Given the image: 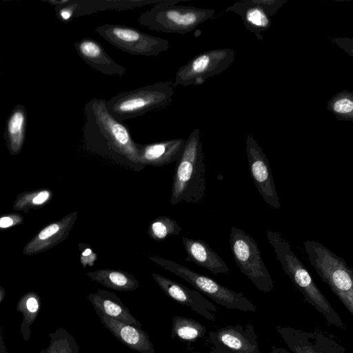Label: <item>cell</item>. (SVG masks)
<instances>
[{
  "label": "cell",
  "mask_w": 353,
  "mask_h": 353,
  "mask_svg": "<svg viewBox=\"0 0 353 353\" xmlns=\"http://www.w3.org/2000/svg\"><path fill=\"white\" fill-rule=\"evenodd\" d=\"M161 0H79L69 1L73 17L91 14L100 11H123L145 5L155 4Z\"/></svg>",
  "instance_id": "22"
},
{
  "label": "cell",
  "mask_w": 353,
  "mask_h": 353,
  "mask_svg": "<svg viewBox=\"0 0 353 353\" xmlns=\"http://www.w3.org/2000/svg\"><path fill=\"white\" fill-rule=\"evenodd\" d=\"M191 353H203V352H191ZM210 353H212V352H210Z\"/></svg>",
  "instance_id": "34"
},
{
  "label": "cell",
  "mask_w": 353,
  "mask_h": 353,
  "mask_svg": "<svg viewBox=\"0 0 353 353\" xmlns=\"http://www.w3.org/2000/svg\"><path fill=\"white\" fill-rule=\"evenodd\" d=\"M327 109L338 120H353V93L347 90L335 94L327 103Z\"/></svg>",
  "instance_id": "27"
},
{
  "label": "cell",
  "mask_w": 353,
  "mask_h": 353,
  "mask_svg": "<svg viewBox=\"0 0 353 353\" xmlns=\"http://www.w3.org/2000/svg\"><path fill=\"white\" fill-rule=\"evenodd\" d=\"M174 88L170 81H159L121 92L106 101V107L115 119L123 122L168 105L172 101Z\"/></svg>",
  "instance_id": "6"
},
{
  "label": "cell",
  "mask_w": 353,
  "mask_h": 353,
  "mask_svg": "<svg viewBox=\"0 0 353 353\" xmlns=\"http://www.w3.org/2000/svg\"><path fill=\"white\" fill-rule=\"evenodd\" d=\"M24 222V216L19 212H7L0 214V232L19 225Z\"/></svg>",
  "instance_id": "29"
},
{
  "label": "cell",
  "mask_w": 353,
  "mask_h": 353,
  "mask_svg": "<svg viewBox=\"0 0 353 353\" xmlns=\"http://www.w3.org/2000/svg\"><path fill=\"white\" fill-rule=\"evenodd\" d=\"M181 230L174 219L160 216L150 223L147 233L152 239L162 241L168 236L178 235Z\"/></svg>",
  "instance_id": "26"
},
{
  "label": "cell",
  "mask_w": 353,
  "mask_h": 353,
  "mask_svg": "<svg viewBox=\"0 0 353 353\" xmlns=\"http://www.w3.org/2000/svg\"><path fill=\"white\" fill-rule=\"evenodd\" d=\"M206 192V168L200 130L194 129L185 140L173 175L170 203H200Z\"/></svg>",
  "instance_id": "3"
},
{
  "label": "cell",
  "mask_w": 353,
  "mask_h": 353,
  "mask_svg": "<svg viewBox=\"0 0 353 353\" xmlns=\"http://www.w3.org/2000/svg\"><path fill=\"white\" fill-rule=\"evenodd\" d=\"M39 302L37 299L32 296H30L26 301V307L31 313L36 312L39 309Z\"/></svg>",
  "instance_id": "31"
},
{
  "label": "cell",
  "mask_w": 353,
  "mask_h": 353,
  "mask_svg": "<svg viewBox=\"0 0 353 353\" xmlns=\"http://www.w3.org/2000/svg\"><path fill=\"white\" fill-rule=\"evenodd\" d=\"M25 117L21 111L14 112L8 124V143L10 154L15 155L22 148Z\"/></svg>",
  "instance_id": "28"
},
{
  "label": "cell",
  "mask_w": 353,
  "mask_h": 353,
  "mask_svg": "<svg viewBox=\"0 0 353 353\" xmlns=\"http://www.w3.org/2000/svg\"><path fill=\"white\" fill-rule=\"evenodd\" d=\"M74 46L80 57L95 70L110 76L123 77L126 74V68L114 61L97 41L83 38Z\"/></svg>",
  "instance_id": "19"
},
{
  "label": "cell",
  "mask_w": 353,
  "mask_h": 353,
  "mask_svg": "<svg viewBox=\"0 0 353 353\" xmlns=\"http://www.w3.org/2000/svg\"><path fill=\"white\" fill-rule=\"evenodd\" d=\"M269 353H291L289 351H288L286 349L281 347H277V346H272L271 350Z\"/></svg>",
  "instance_id": "33"
},
{
  "label": "cell",
  "mask_w": 353,
  "mask_h": 353,
  "mask_svg": "<svg viewBox=\"0 0 353 353\" xmlns=\"http://www.w3.org/2000/svg\"><path fill=\"white\" fill-rule=\"evenodd\" d=\"M95 311L103 326L128 347L139 353H154L149 335L141 327L111 319L97 310Z\"/></svg>",
  "instance_id": "17"
},
{
  "label": "cell",
  "mask_w": 353,
  "mask_h": 353,
  "mask_svg": "<svg viewBox=\"0 0 353 353\" xmlns=\"http://www.w3.org/2000/svg\"><path fill=\"white\" fill-rule=\"evenodd\" d=\"M52 196V191L48 188L23 191L17 196L13 203V210L28 213L31 209L42 208L51 201Z\"/></svg>",
  "instance_id": "25"
},
{
  "label": "cell",
  "mask_w": 353,
  "mask_h": 353,
  "mask_svg": "<svg viewBox=\"0 0 353 353\" xmlns=\"http://www.w3.org/2000/svg\"><path fill=\"white\" fill-rule=\"evenodd\" d=\"M97 259V255L92 252V250L90 248L85 249L81 255V262L84 268L88 264L92 265Z\"/></svg>",
  "instance_id": "30"
},
{
  "label": "cell",
  "mask_w": 353,
  "mask_h": 353,
  "mask_svg": "<svg viewBox=\"0 0 353 353\" xmlns=\"http://www.w3.org/2000/svg\"><path fill=\"white\" fill-rule=\"evenodd\" d=\"M246 153L250 174L259 193L269 206L279 210L281 203L269 161L251 134L247 135Z\"/></svg>",
  "instance_id": "12"
},
{
  "label": "cell",
  "mask_w": 353,
  "mask_h": 353,
  "mask_svg": "<svg viewBox=\"0 0 353 353\" xmlns=\"http://www.w3.org/2000/svg\"><path fill=\"white\" fill-rule=\"evenodd\" d=\"M154 263L181 277L221 306L230 310L254 312L255 305L242 292H234L212 278L196 272L175 261L161 256H149Z\"/></svg>",
  "instance_id": "7"
},
{
  "label": "cell",
  "mask_w": 353,
  "mask_h": 353,
  "mask_svg": "<svg viewBox=\"0 0 353 353\" xmlns=\"http://www.w3.org/2000/svg\"><path fill=\"white\" fill-rule=\"evenodd\" d=\"M211 352L212 353H245V352H235V351H232V350H230L221 348V347H214V349Z\"/></svg>",
  "instance_id": "32"
},
{
  "label": "cell",
  "mask_w": 353,
  "mask_h": 353,
  "mask_svg": "<svg viewBox=\"0 0 353 353\" xmlns=\"http://www.w3.org/2000/svg\"><path fill=\"white\" fill-rule=\"evenodd\" d=\"M286 1L245 0L227 8L241 17L246 28L262 39L261 32L271 26L270 16L274 14Z\"/></svg>",
  "instance_id": "14"
},
{
  "label": "cell",
  "mask_w": 353,
  "mask_h": 353,
  "mask_svg": "<svg viewBox=\"0 0 353 353\" xmlns=\"http://www.w3.org/2000/svg\"><path fill=\"white\" fill-rule=\"evenodd\" d=\"M182 243L187 253L185 261L206 268L214 274L230 272L224 261L205 241L183 236Z\"/></svg>",
  "instance_id": "20"
},
{
  "label": "cell",
  "mask_w": 353,
  "mask_h": 353,
  "mask_svg": "<svg viewBox=\"0 0 353 353\" xmlns=\"http://www.w3.org/2000/svg\"><path fill=\"white\" fill-rule=\"evenodd\" d=\"M0 290H1V288H0ZM1 295H0V301H1Z\"/></svg>",
  "instance_id": "35"
},
{
  "label": "cell",
  "mask_w": 353,
  "mask_h": 353,
  "mask_svg": "<svg viewBox=\"0 0 353 353\" xmlns=\"http://www.w3.org/2000/svg\"><path fill=\"white\" fill-rule=\"evenodd\" d=\"M303 248L317 274L352 315L353 269L343 258L317 241L307 240Z\"/></svg>",
  "instance_id": "4"
},
{
  "label": "cell",
  "mask_w": 353,
  "mask_h": 353,
  "mask_svg": "<svg viewBox=\"0 0 353 353\" xmlns=\"http://www.w3.org/2000/svg\"><path fill=\"white\" fill-rule=\"evenodd\" d=\"M92 281L117 291H133L139 283L132 274L121 270L99 269L87 273Z\"/></svg>",
  "instance_id": "23"
},
{
  "label": "cell",
  "mask_w": 353,
  "mask_h": 353,
  "mask_svg": "<svg viewBox=\"0 0 353 353\" xmlns=\"http://www.w3.org/2000/svg\"><path fill=\"white\" fill-rule=\"evenodd\" d=\"M214 347L245 353H261L254 327L252 324L227 325L209 333Z\"/></svg>",
  "instance_id": "15"
},
{
  "label": "cell",
  "mask_w": 353,
  "mask_h": 353,
  "mask_svg": "<svg viewBox=\"0 0 353 353\" xmlns=\"http://www.w3.org/2000/svg\"><path fill=\"white\" fill-rule=\"evenodd\" d=\"M88 299L94 310H99L105 316L141 327V323L114 293L99 289L96 292L90 293Z\"/></svg>",
  "instance_id": "21"
},
{
  "label": "cell",
  "mask_w": 353,
  "mask_h": 353,
  "mask_svg": "<svg viewBox=\"0 0 353 353\" xmlns=\"http://www.w3.org/2000/svg\"><path fill=\"white\" fill-rule=\"evenodd\" d=\"M288 347L292 353H345V347L337 337L319 328L307 330L290 326L276 325Z\"/></svg>",
  "instance_id": "11"
},
{
  "label": "cell",
  "mask_w": 353,
  "mask_h": 353,
  "mask_svg": "<svg viewBox=\"0 0 353 353\" xmlns=\"http://www.w3.org/2000/svg\"><path fill=\"white\" fill-rule=\"evenodd\" d=\"M265 234L283 270L303 295L305 300L325 318L328 325L345 330L346 325L316 286L290 243L278 232L268 230Z\"/></svg>",
  "instance_id": "2"
},
{
  "label": "cell",
  "mask_w": 353,
  "mask_h": 353,
  "mask_svg": "<svg viewBox=\"0 0 353 353\" xmlns=\"http://www.w3.org/2000/svg\"><path fill=\"white\" fill-rule=\"evenodd\" d=\"M152 276L167 296L179 304L190 307L208 321L216 320L217 307L199 292L157 273H152Z\"/></svg>",
  "instance_id": "13"
},
{
  "label": "cell",
  "mask_w": 353,
  "mask_h": 353,
  "mask_svg": "<svg viewBox=\"0 0 353 353\" xmlns=\"http://www.w3.org/2000/svg\"><path fill=\"white\" fill-rule=\"evenodd\" d=\"M207 330L200 322L180 316L172 320L171 337L182 341H194L203 338Z\"/></svg>",
  "instance_id": "24"
},
{
  "label": "cell",
  "mask_w": 353,
  "mask_h": 353,
  "mask_svg": "<svg viewBox=\"0 0 353 353\" xmlns=\"http://www.w3.org/2000/svg\"><path fill=\"white\" fill-rule=\"evenodd\" d=\"M229 242L233 258L240 271L259 291L270 292L274 288V282L254 239L244 230L232 226Z\"/></svg>",
  "instance_id": "8"
},
{
  "label": "cell",
  "mask_w": 353,
  "mask_h": 353,
  "mask_svg": "<svg viewBox=\"0 0 353 353\" xmlns=\"http://www.w3.org/2000/svg\"><path fill=\"white\" fill-rule=\"evenodd\" d=\"M84 114L83 138L88 151L135 171L145 167L139 161L136 142L129 128L109 112L105 99L88 101Z\"/></svg>",
  "instance_id": "1"
},
{
  "label": "cell",
  "mask_w": 353,
  "mask_h": 353,
  "mask_svg": "<svg viewBox=\"0 0 353 353\" xmlns=\"http://www.w3.org/2000/svg\"><path fill=\"white\" fill-rule=\"evenodd\" d=\"M96 32L112 46L134 55L157 57L170 47L167 39L125 25L104 24L98 26Z\"/></svg>",
  "instance_id": "9"
},
{
  "label": "cell",
  "mask_w": 353,
  "mask_h": 353,
  "mask_svg": "<svg viewBox=\"0 0 353 353\" xmlns=\"http://www.w3.org/2000/svg\"><path fill=\"white\" fill-rule=\"evenodd\" d=\"M234 57V50L229 48L203 52L179 68L173 85L203 84L207 79L228 69L233 63Z\"/></svg>",
  "instance_id": "10"
},
{
  "label": "cell",
  "mask_w": 353,
  "mask_h": 353,
  "mask_svg": "<svg viewBox=\"0 0 353 353\" xmlns=\"http://www.w3.org/2000/svg\"><path fill=\"white\" fill-rule=\"evenodd\" d=\"M185 143L184 139L177 138L145 144L136 143V146L141 164L145 166H163L177 161Z\"/></svg>",
  "instance_id": "18"
},
{
  "label": "cell",
  "mask_w": 353,
  "mask_h": 353,
  "mask_svg": "<svg viewBox=\"0 0 353 353\" xmlns=\"http://www.w3.org/2000/svg\"><path fill=\"white\" fill-rule=\"evenodd\" d=\"M77 211L69 213L39 230L23 247L22 253L31 256L46 252L65 241L77 219Z\"/></svg>",
  "instance_id": "16"
},
{
  "label": "cell",
  "mask_w": 353,
  "mask_h": 353,
  "mask_svg": "<svg viewBox=\"0 0 353 353\" xmlns=\"http://www.w3.org/2000/svg\"><path fill=\"white\" fill-rule=\"evenodd\" d=\"M182 1L161 0L141 13L138 22L154 31L185 34L214 14L212 9L177 5Z\"/></svg>",
  "instance_id": "5"
}]
</instances>
